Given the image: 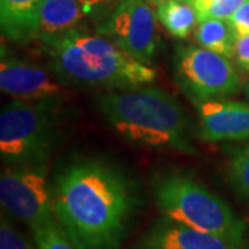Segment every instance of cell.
Segmentation results:
<instances>
[{"mask_svg": "<svg viewBox=\"0 0 249 249\" xmlns=\"http://www.w3.org/2000/svg\"><path fill=\"white\" fill-rule=\"evenodd\" d=\"M133 187L103 160L71 165L55 178L54 214L76 249H116L133 212Z\"/></svg>", "mask_w": 249, "mask_h": 249, "instance_id": "1", "label": "cell"}, {"mask_svg": "<svg viewBox=\"0 0 249 249\" xmlns=\"http://www.w3.org/2000/svg\"><path fill=\"white\" fill-rule=\"evenodd\" d=\"M49 55L53 71L80 86L134 89L152 83L157 73L148 64L127 55L106 36L76 27L39 39Z\"/></svg>", "mask_w": 249, "mask_h": 249, "instance_id": "2", "label": "cell"}, {"mask_svg": "<svg viewBox=\"0 0 249 249\" xmlns=\"http://www.w3.org/2000/svg\"><path fill=\"white\" fill-rule=\"evenodd\" d=\"M101 112L119 134L130 142L196 154L188 140V118L178 100L155 88L108 93L98 100Z\"/></svg>", "mask_w": 249, "mask_h": 249, "instance_id": "3", "label": "cell"}, {"mask_svg": "<svg viewBox=\"0 0 249 249\" xmlns=\"http://www.w3.org/2000/svg\"><path fill=\"white\" fill-rule=\"evenodd\" d=\"M154 188L157 204L168 219L242 245L245 224L220 196L180 175L158 178Z\"/></svg>", "mask_w": 249, "mask_h": 249, "instance_id": "4", "label": "cell"}, {"mask_svg": "<svg viewBox=\"0 0 249 249\" xmlns=\"http://www.w3.org/2000/svg\"><path fill=\"white\" fill-rule=\"evenodd\" d=\"M55 140L50 103L16 100L0 114L1 160L14 166L45 165Z\"/></svg>", "mask_w": 249, "mask_h": 249, "instance_id": "5", "label": "cell"}, {"mask_svg": "<svg viewBox=\"0 0 249 249\" xmlns=\"http://www.w3.org/2000/svg\"><path fill=\"white\" fill-rule=\"evenodd\" d=\"M175 78L194 103L232 96L241 86L227 57L194 46H180L176 50Z\"/></svg>", "mask_w": 249, "mask_h": 249, "instance_id": "6", "label": "cell"}, {"mask_svg": "<svg viewBox=\"0 0 249 249\" xmlns=\"http://www.w3.org/2000/svg\"><path fill=\"white\" fill-rule=\"evenodd\" d=\"M0 201L4 209L34 230L53 220L54 206L45 165L7 168L0 176Z\"/></svg>", "mask_w": 249, "mask_h": 249, "instance_id": "7", "label": "cell"}, {"mask_svg": "<svg viewBox=\"0 0 249 249\" xmlns=\"http://www.w3.org/2000/svg\"><path fill=\"white\" fill-rule=\"evenodd\" d=\"M97 32L144 64L151 61L157 50L155 14L144 0H121Z\"/></svg>", "mask_w": 249, "mask_h": 249, "instance_id": "8", "label": "cell"}, {"mask_svg": "<svg viewBox=\"0 0 249 249\" xmlns=\"http://www.w3.org/2000/svg\"><path fill=\"white\" fill-rule=\"evenodd\" d=\"M0 89L16 100L31 103H53L61 100L64 89L40 67L1 54Z\"/></svg>", "mask_w": 249, "mask_h": 249, "instance_id": "9", "label": "cell"}, {"mask_svg": "<svg viewBox=\"0 0 249 249\" xmlns=\"http://www.w3.org/2000/svg\"><path fill=\"white\" fill-rule=\"evenodd\" d=\"M198 106V134L204 142L249 139V104L237 101H201Z\"/></svg>", "mask_w": 249, "mask_h": 249, "instance_id": "10", "label": "cell"}, {"mask_svg": "<svg viewBox=\"0 0 249 249\" xmlns=\"http://www.w3.org/2000/svg\"><path fill=\"white\" fill-rule=\"evenodd\" d=\"M142 249H241L231 241L199 231L172 219L158 222L142 242Z\"/></svg>", "mask_w": 249, "mask_h": 249, "instance_id": "11", "label": "cell"}, {"mask_svg": "<svg viewBox=\"0 0 249 249\" xmlns=\"http://www.w3.org/2000/svg\"><path fill=\"white\" fill-rule=\"evenodd\" d=\"M45 0H0V24L4 37L14 42L35 37L39 10Z\"/></svg>", "mask_w": 249, "mask_h": 249, "instance_id": "12", "label": "cell"}, {"mask_svg": "<svg viewBox=\"0 0 249 249\" xmlns=\"http://www.w3.org/2000/svg\"><path fill=\"white\" fill-rule=\"evenodd\" d=\"M83 17L85 13L78 0H45L39 10L35 37L43 39L65 34L79 27Z\"/></svg>", "mask_w": 249, "mask_h": 249, "instance_id": "13", "label": "cell"}, {"mask_svg": "<svg viewBox=\"0 0 249 249\" xmlns=\"http://www.w3.org/2000/svg\"><path fill=\"white\" fill-rule=\"evenodd\" d=\"M196 42L201 47L231 58L235 49L237 35L224 19H205L201 21L196 31Z\"/></svg>", "mask_w": 249, "mask_h": 249, "instance_id": "14", "label": "cell"}, {"mask_svg": "<svg viewBox=\"0 0 249 249\" xmlns=\"http://www.w3.org/2000/svg\"><path fill=\"white\" fill-rule=\"evenodd\" d=\"M157 17L170 35L186 39L198 21L196 11L187 0H165L158 4Z\"/></svg>", "mask_w": 249, "mask_h": 249, "instance_id": "15", "label": "cell"}, {"mask_svg": "<svg viewBox=\"0 0 249 249\" xmlns=\"http://www.w3.org/2000/svg\"><path fill=\"white\" fill-rule=\"evenodd\" d=\"M229 178L234 190L249 202V144L231 151Z\"/></svg>", "mask_w": 249, "mask_h": 249, "instance_id": "16", "label": "cell"}, {"mask_svg": "<svg viewBox=\"0 0 249 249\" xmlns=\"http://www.w3.org/2000/svg\"><path fill=\"white\" fill-rule=\"evenodd\" d=\"M36 249H76L68 234L53 220L32 230Z\"/></svg>", "mask_w": 249, "mask_h": 249, "instance_id": "17", "label": "cell"}, {"mask_svg": "<svg viewBox=\"0 0 249 249\" xmlns=\"http://www.w3.org/2000/svg\"><path fill=\"white\" fill-rule=\"evenodd\" d=\"M245 0H196L193 7L198 21L205 19H230Z\"/></svg>", "mask_w": 249, "mask_h": 249, "instance_id": "18", "label": "cell"}, {"mask_svg": "<svg viewBox=\"0 0 249 249\" xmlns=\"http://www.w3.org/2000/svg\"><path fill=\"white\" fill-rule=\"evenodd\" d=\"M0 249H35L25 237L17 231L9 220L1 217L0 226Z\"/></svg>", "mask_w": 249, "mask_h": 249, "instance_id": "19", "label": "cell"}, {"mask_svg": "<svg viewBox=\"0 0 249 249\" xmlns=\"http://www.w3.org/2000/svg\"><path fill=\"white\" fill-rule=\"evenodd\" d=\"M83 9L85 16L93 19L107 18L115 7L119 4V0H78Z\"/></svg>", "mask_w": 249, "mask_h": 249, "instance_id": "20", "label": "cell"}, {"mask_svg": "<svg viewBox=\"0 0 249 249\" xmlns=\"http://www.w3.org/2000/svg\"><path fill=\"white\" fill-rule=\"evenodd\" d=\"M235 35L249 34V0H245L229 19Z\"/></svg>", "mask_w": 249, "mask_h": 249, "instance_id": "21", "label": "cell"}, {"mask_svg": "<svg viewBox=\"0 0 249 249\" xmlns=\"http://www.w3.org/2000/svg\"><path fill=\"white\" fill-rule=\"evenodd\" d=\"M234 57L241 68L244 71L249 72V34L237 36Z\"/></svg>", "mask_w": 249, "mask_h": 249, "instance_id": "22", "label": "cell"}, {"mask_svg": "<svg viewBox=\"0 0 249 249\" xmlns=\"http://www.w3.org/2000/svg\"><path fill=\"white\" fill-rule=\"evenodd\" d=\"M244 94H245L247 98L249 100V82L248 83H245V86H244Z\"/></svg>", "mask_w": 249, "mask_h": 249, "instance_id": "23", "label": "cell"}, {"mask_svg": "<svg viewBox=\"0 0 249 249\" xmlns=\"http://www.w3.org/2000/svg\"><path fill=\"white\" fill-rule=\"evenodd\" d=\"M150 1H152V3H157V4H160V3L165 1V0H150Z\"/></svg>", "mask_w": 249, "mask_h": 249, "instance_id": "24", "label": "cell"}, {"mask_svg": "<svg viewBox=\"0 0 249 249\" xmlns=\"http://www.w3.org/2000/svg\"><path fill=\"white\" fill-rule=\"evenodd\" d=\"M187 1H188V3H194L196 0H187Z\"/></svg>", "mask_w": 249, "mask_h": 249, "instance_id": "25", "label": "cell"}]
</instances>
